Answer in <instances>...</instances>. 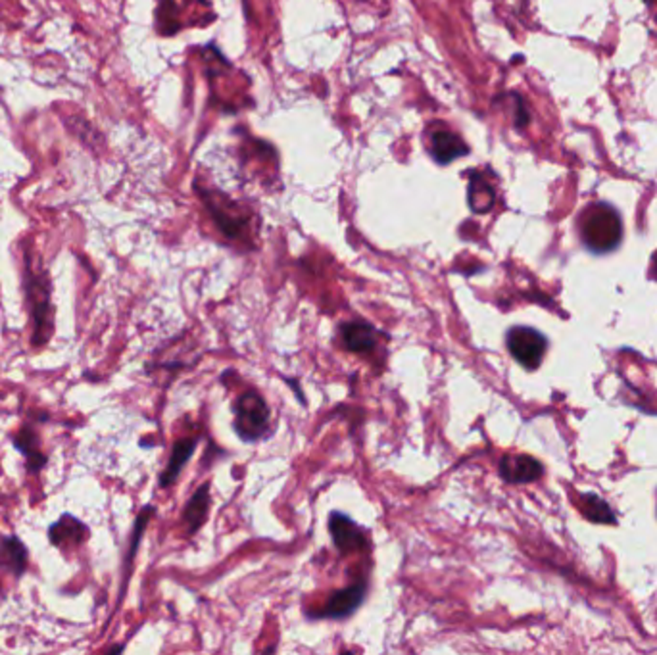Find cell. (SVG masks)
<instances>
[{"label":"cell","mask_w":657,"mask_h":655,"mask_svg":"<svg viewBox=\"0 0 657 655\" xmlns=\"http://www.w3.org/2000/svg\"><path fill=\"white\" fill-rule=\"evenodd\" d=\"M25 295L31 312V344L45 346L54 334L52 283L47 270H35L30 252L25 254Z\"/></svg>","instance_id":"6da1fadb"},{"label":"cell","mask_w":657,"mask_h":655,"mask_svg":"<svg viewBox=\"0 0 657 655\" xmlns=\"http://www.w3.org/2000/svg\"><path fill=\"white\" fill-rule=\"evenodd\" d=\"M581 239L592 254H608L623 241V221L619 212L606 202L590 204L581 214Z\"/></svg>","instance_id":"7a4b0ae2"},{"label":"cell","mask_w":657,"mask_h":655,"mask_svg":"<svg viewBox=\"0 0 657 655\" xmlns=\"http://www.w3.org/2000/svg\"><path fill=\"white\" fill-rule=\"evenodd\" d=\"M270 427V408L258 393H244L235 403V430L244 442L260 440Z\"/></svg>","instance_id":"3957f363"},{"label":"cell","mask_w":657,"mask_h":655,"mask_svg":"<svg viewBox=\"0 0 657 655\" xmlns=\"http://www.w3.org/2000/svg\"><path fill=\"white\" fill-rule=\"evenodd\" d=\"M508 350L513 356L517 364H521L525 369H538L544 356L548 350V341L544 334L533 327L517 325L511 327L506 334Z\"/></svg>","instance_id":"277c9868"},{"label":"cell","mask_w":657,"mask_h":655,"mask_svg":"<svg viewBox=\"0 0 657 655\" xmlns=\"http://www.w3.org/2000/svg\"><path fill=\"white\" fill-rule=\"evenodd\" d=\"M368 584L366 582H356L354 587H348L344 590L334 592L327 604L321 607V611L310 613L314 619H344L351 617L352 613L361 606L363 597H366Z\"/></svg>","instance_id":"5b68a950"},{"label":"cell","mask_w":657,"mask_h":655,"mask_svg":"<svg viewBox=\"0 0 657 655\" xmlns=\"http://www.w3.org/2000/svg\"><path fill=\"white\" fill-rule=\"evenodd\" d=\"M329 528L334 546L341 553H354L368 548V538L361 528L344 513L334 511L329 519Z\"/></svg>","instance_id":"8992f818"},{"label":"cell","mask_w":657,"mask_h":655,"mask_svg":"<svg viewBox=\"0 0 657 655\" xmlns=\"http://www.w3.org/2000/svg\"><path fill=\"white\" fill-rule=\"evenodd\" d=\"M542 464L525 454H508L500 459V475L513 484L533 482L542 477Z\"/></svg>","instance_id":"52a82bcc"},{"label":"cell","mask_w":657,"mask_h":655,"mask_svg":"<svg viewBox=\"0 0 657 655\" xmlns=\"http://www.w3.org/2000/svg\"><path fill=\"white\" fill-rule=\"evenodd\" d=\"M49 538L56 548L72 550L79 548L89 538V528L74 515L66 513L49 528Z\"/></svg>","instance_id":"ba28073f"},{"label":"cell","mask_w":657,"mask_h":655,"mask_svg":"<svg viewBox=\"0 0 657 655\" xmlns=\"http://www.w3.org/2000/svg\"><path fill=\"white\" fill-rule=\"evenodd\" d=\"M27 562H30V552L18 536L0 538V569L22 577L27 571Z\"/></svg>","instance_id":"9c48e42d"},{"label":"cell","mask_w":657,"mask_h":655,"mask_svg":"<svg viewBox=\"0 0 657 655\" xmlns=\"http://www.w3.org/2000/svg\"><path fill=\"white\" fill-rule=\"evenodd\" d=\"M341 337L346 346V350L351 352H371L377 344V331L369 323L363 322H352L344 323L341 327Z\"/></svg>","instance_id":"30bf717a"},{"label":"cell","mask_w":657,"mask_h":655,"mask_svg":"<svg viewBox=\"0 0 657 655\" xmlns=\"http://www.w3.org/2000/svg\"><path fill=\"white\" fill-rule=\"evenodd\" d=\"M12 442L16 446V450H20L25 456L27 471L37 473L39 469H43L47 465V456L40 452L39 435L35 433L33 427H23L20 433L13 437Z\"/></svg>","instance_id":"8fae6325"},{"label":"cell","mask_w":657,"mask_h":655,"mask_svg":"<svg viewBox=\"0 0 657 655\" xmlns=\"http://www.w3.org/2000/svg\"><path fill=\"white\" fill-rule=\"evenodd\" d=\"M469 146L450 131H439L432 135V156L439 164H450L461 156H466Z\"/></svg>","instance_id":"7c38bea8"},{"label":"cell","mask_w":657,"mask_h":655,"mask_svg":"<svg viewBox=\"0 0 657 655\" xmlns=\"http://www.w3.org/2000/svg\"><path fill=\"white\" fill-rule=\"evenodd\" d=\"M197 444H199L197 438H183V440L175 442L172 456H170V462H167V467H165V471L162 473V477H160V486L167 489V486H170L172 482H175L181 469L185 467V464L189 462L191 456L194 454V450H197Z\"/></svg>","instance_id":"4fadbf2b"},{"label":"cell","mask_w":657,"mask_h":655,"mask_svg":"<svg viewBox=\"0 0 657 655\" xmlns=\"http://www.w3.org/2000/svg\"><path fill=\"white\" fill-rule=\"evenodd\" d=\"M208 508H209V486L202 484L200 489L194 492V496L189 500V504L183 511V521L187 525L189 535H194L204 525Z\"/></svg>","instance_id":"5bb4252c"},{"label":"cell","mask_w":657,"mask_h":655,"mask_svg":"<svg viewBox=\"0 0 657 655\" xmlns=\"http://www.w3.org/2000/svg\"><path fill=\"white\" fill-rule=\"evenodd\" d=\"M469 204H471V210L475 214L491 212V208L494 206V190H493L491 185L484 183V181L479 175L471 177Z\"/></svg>","instance_id":"9a60e30c"},{"label":"cell","mask_w":657,"mask_h":655,"mask_svg":"<svg viewBox=\"0 0 657 655\" xmlns=\"http://www.w3.org/2000/svg\"><path fill=\"white\" fill-rule=\"evenodd\" d=\"M581 511H584L586 518L596 523H613L615 518L611 509L608 508L606 501L602 498H596L592 494H586L581 498Z\"/></svg>","instance_id":"2e32d148"},{"label":"cell","mask_w":657,"mask_h":655,"mask_svg":"<svg viewBox=\"0 0 657 655\" xmlns=\"http://www.w3.org/2000/svg\"><path fill=\"white\" fill-rule=\"evenodd\" d=\"M177 8L173 0H162L158 6V27L164 35H172L179 30L177 23Z\"/></svg>","instance_id":"e0dca14e"},{"label":"cell","mask_w":657,"mask_h":655,"mask_svg":"<svg viewBox=\"0 0 657 655\" xmlns=\"http://www.w3.org/2000/svg\"><path fill=\"white\" fill-rule=\"evenodd\" d=\"M515 101H517V118H515V123H517V128H525V125L530 119V116H528V111L525 108L523 99H519V96H515Z\"/></svg>","instance_id":"ac0fdd59"},{"label":"cell","mask_w":657,"mask_h":655,"mask_svg":"<svg viewBox=\"0 0 657 655\" xmlns=\"http://www.w3.org/2000/svg\"><path fill=\"white\" fill-rule=\"evenodd\" d=\"M652 275L657 279V252H655V256L652 260Z\"/></svg>","instance_id":"d6986e66"}]
</instances>
